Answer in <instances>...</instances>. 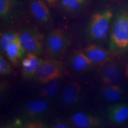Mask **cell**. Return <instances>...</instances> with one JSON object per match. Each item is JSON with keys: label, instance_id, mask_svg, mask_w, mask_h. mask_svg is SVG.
Segmentation results:
<instances>
[{"label": "cell", "instance_id": "obj_1", "mask_svg": "<svg viewBox=\"0 0 128 128\" xmlns=\"http://www.w3.org/2000/svg\"><path fill=\"white\" fill-rule=\"evenodd\" d=\"M108 48L112 52L128 50V8H120L112 23L108 40Z\"/></svg>", "mask_w": 128, "mask_h": 128}, {"label": "cell", "instance_id": "obj_2", "mask_svg": "<svg viewBox=\"0 0 128 128\" xmlns=\"http://www.w3.org/2000/svg\"><path fill=\"white\" fill-rule=\"evenodd\" d=\"M113 16V12L109 8H106L92 14L87 28L90 39L98 42L104 40L108 36Z\"/></svg>", "mask_w": 128, "mask_h": 128}, {"label": "cell", "instance_id": "obj_3", "mask_svg": "<svg viewBox=\"0 0 128 128\" xmlns=\"http://www.w3.org/2000/svg\"><path fill=\"white\" fill-rule=\"evenodd\" d=\"M63 71L62 64L55 59L42 60L38 67L35 77L39 82L44 84L61 77Z\"/></svg>", "mask_w": 128, "mask_h": 128}, {"label": "cell", "instance_id": "obj_4", "mask_svg": "<svg viewBox=\"0 0 128 128\" xmlns=\"http://www.w3.org/2000/svg\"><path fill=\"white\" fill-rule=\"evenodd\" d=\"M70 39L63 30L57 28L48 35L46 39V50L52 55H60L70 46Z\"/></svg>", "mask_w": 128, "mask_h": 128}, {"label": "cell", "instance_id": "obj_5", "mask_svg": "<svg viewBox=\"0 0 128 128\" xmlns=\"http://www.w3.org/2000/svg\"><path fill=\"white\" fill-rule=\"evenodd\" d=\"M20 40L26 53L39 55L43 50V36L38 32L26 29L20 33Z\"/></svg>", "mask_w": 128, "mask_h": 128}, {"label": "cell", "instance_id": "obj_6", "mask_svg": "<svg viewBox=\"0 0 128 128\" xmlns=\"http://www.w3.org/2000/svg\"><path fill=\"white\" fill-rule=\"evenodd\" d=\"M84 52L93 64L103 65L107 64L113 58V52L96 44H90L85 48Z\"/></svg>", "mask_w": 128, "mask_h": 128}, {"label": "cell", "instance_id": "obj_7", "mask_svg": "<svg viewBox=\"0 0 128 128\" xmlns=\"http://www.w3.org/2000/svg\"><path fill=\"white\" fill-rule=\"evenodd\" d=\"M82 87L78 82H70L62 90L61 98L63 103L67 106H74L81 98Z\"/></svg>", "mask_w": 128, "mask_h": 128}, {"label": "cell", "instance_id": "obj_8", "mask_svg": "<svg viewBox=\"0 0 128 128\" xmlns=\"http://www.w3.org/2000/svg\"><path fill=\"white\" fill-rule=\"evenodd\" d=\"M100 78L104 85L119 82L122 78V71L119 64L115 62L107 63L102 70Z\"/></svg>", "mask_w": 128, "mask_h": 128}, {"label": "cell", "instance_id": "obj_9", "mask_svg": "<svg viewBox=\"0 0 128 128\" xmlns=\"http://www.w3.org/2000/svg\"><path fill=\"white\" fill-rule=\"evenodd\" d=\"M71 120L73 125L78 128H97L101 124V120L98 116L82 112L74 114Z\"/></svg>", "mask_w": 128, "mask_h": 128}, {"label": "cell", "instance_id": "obj_10", "mask_svg": "<svg viewBox=\"0 0 128 128\" xmlns=\"http://www.w3.org/2000/svg\"><path fill=\"white\" fill-rule=\"evenodd\" d=\"M108 116L112 124L119 125L128 119V104L118 103L110 106L108 108Z\"/></svg>", "mask_w": 128, "mask_h": 128}, {"label": "cell", "instance_id": "obj_11", "mask_svg": "<svg viewBox=\"0 0 128 128\" xmlns=\"http://www.w3.org/2000/svg\"><path fill=\"white\" fill-rule=\"evenodd\" d=\"M43 60L38 55L31 53H26L22 61V74L26 78L35 76L38 67Z\"/></svg>", "mask_w": 128, "mask_h": 128}, {"label": "cell", "instance_id": "obj_12", "mask_svg": "<svg viewBox=\"0 0 128 128\" xmlns=\"http://www.w3.org/2000/svg\"><path fill=\"white\" fill-rule=\"evenodd\" d=\"M49 102L45 99L37 98L30 100L26 105L25 113L30 118H36L45 114L49 109Z\"/></svg>", "mask_w": 128, "mask_h": 128}, {"label": "cell", "instance_id": "obj_13", "mask_svg": "<svg viewBox=\"0 0 128 128\" xmlns=\"http://www.w3.org/2000/svg\"><path fill=\"white\" fill-rule=\"evenodd\" d=\"M32 13L42 23H47L50 18V11L42 0H33L30 3Z\"/></svg>", "mask_w": 128, "mask_h": 128}, {"label": "cell", "instance_id": "obj_14", "mask_svg": "<svg viewBox=\"0 0 128 128\" xmlns=\"http://www.w3.org/2000/svg\"><path fill=\"white\" fill-rule=\"evenodd\" d=\"M5 54L11 63L12 65H16L18 64L20 60H23L26 54V51L22 45L19 38L8 47Z\"/></svg>", "mask_w": 128, "mask_h": 128}, {"label": "cell", "instance_id": "obj_15", "mask_svg": "<svg viewBox=\"0 0 128 128\" xmlns=\"http://www.w3.org/2000/svg\"><path fill=\"white\" fill-rule=\"evenodd\" d=\"M92 60L84 51L76 52L71 60V65L76 71H82L87 70L92 65Z\"/></svg>", "mask_w": 128, "mask_h": 128}, {"label": "cell", "instance_id": "obj_16", "mask_svg": "<svg viewBox=\"0 0 128 128\" xmlns=\"http://www.w3.org/2000/svg\"><path fill=\"white\" fill-rule=\"evenodd\" d=\"M122 90L117 84L105 85L102 89L104 98L110 102H118L122 97Z\"/></svg>", "mask_w": 128, "mask_h": 128}, {"label": "cell", "instance_id": "obj_17", "mask_svg": "<svg viewBox=\"0 0 128 128\" xmlns=\"http://www.w3.org/2000/svg\"><path fill=\"white\" fill-rule=\"evenodd\" d=\"M60 87V82L57 80L44 83L40 92V95L44 98H53L58 93Z\"/></svg>", "mask_w": 128, "mask_h": 128}, {"label": "cell", "instance_id": "obj_18", "mask_svg": "<svg viewBox=\"0 0 128 128\" xmlns=\"http://www.w3.org/2000/svg\"><path fill=\"white\" fill-rule=\"evenodd\" d=\"M20 38V33L15 32H7L1 33L0 36V47L3 53H6L7 48L14 42Z\"/></svg>", "mask_w": 128, "mask_h": 128}, {"label": "cell", "instance_id": "obj_19", "mask_svg": "<svg viewBox=\"0 0 128 128\" xmlns=\"http://www.w3.org/2000/svg\"><path fill=\"white\" fill-rule=\"evenodd\" d=\"M87 0H60L62 7L70 12H76L84 7Z\"/></svg>", "mask_w": 128, "mask_h": 128}, {"label": "cell", "instance_id": "obj_20", "mask_svg": "<svg viewBox=\"0 0 128 128\" xmlns=\"http://www.w3.org/2000/svg\"><path fill=\"white\" fill-rule=\"evenodd\" d=\"M12 72V69L10 64L7 62L4 56L0 55V74L1 76H7Z\"/></svg>", "mask_w": 128, "mask_h": 128}, {"label": "cell", "instance_id": "obj_21", "mask_svg": "<svg viewBox=\"0 0 128 128\" xmlns=\"http://www.w3.org/2000/svg\"><path fill=\"white\" fill-rule=\"evenodd\" d=\"M12 7V0H0V16L4 18L8 16Z\"/></svg>", "mask_w": 128, "mask_h": 128}, {"label": "cell", "instance_id": "obj_22", "mask_svg": "<svg viewBox=\"0 0 128 128\" xmlns=\"http://www.w3.org/2000/svg\"><path fill=\"white\" fill-rule=\"evenodd\" d=\"M24 128H44V124L40 121H32L26 123L23 125Z\"/></svg>", "mask_w": 128, "mask_h": 128}, {"label": "cell", "instance_id": "obj_23", "mask_svg": "<svg viewBox=\"0 0 128 128\" xmlns=\"http://www.w3.org/2000/svg\"><path fill=\"white\" fill-rule=\"evenodd\" d=\"M52 128H71L69 124H66V123L62 122H58L55 123L53 124Z\"/></svg>", "mask_w": 128, "mask_h": 128}, {"label": "cell", "instance_id": "obj_24", "mask_svg": "<svg viewBox=\"0 0 128 128\" xmlns=\"http://www.w3.org/2000/svg\"><path fill=\"white\" fill-rule=\"evenodd\" d=\"M124 76H125L126 77L128 78V62H127V64H126L125 67H124Z\"/></svg>", "mask_w": 128, "mask_h": 128}, {"label": "cell", "instance_id": "obj_25", "mask_svg": "<svg viewBox=\"0 0 128 128\" xmlns=\"http://www.w3.org/2000/svg\"><path fill=\"white\" fill-rule=\"evenodd\" d=\"M45 1H46V2H47L49 4L52 5V4H54V3L55 2L56 0H45Z\"/></svg>", "mask_w": 128, "mask_h": 128}]
</instances>
